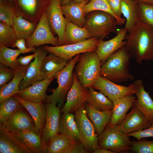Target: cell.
<instances>
[{
    "label": "cell",
    "instance_id": "cell-1",
    "mask_svg": "<svg viewBox=\"0 0 153 153\" xmlns=\"http://www.w3.org/2000/svg\"><path fill=\"white\" fill-rule=\"evenodd\" d=\"M125 39V47L138 64L152 59L153 27L139 20L132 32L127 34Z\"/></svg>",
    "mask_w": 153,
    "mask_h": 153
},
{
    "label": "cell",
    "instance_id": "cell-2",
    "mask_svg": "<svg viewBox=\"0 0 153 153\" xmlns=\"http://www.w3.org/2000/svg\"><path fill=\"white\" fill-rule=\"evenodd\" d=\"M130 56L125 46L111 54L101 66L100 75L114 83L133 80L128 67Z\"/></svg>",
    "mask_w": 153,
    "mask_h": 153
},
{
    "label": "cell",
    "instance_id": "cell-3",
    "mask_svg": "<svg viewBox=\"0 0 153 153\" xmlns=\"http://www.w3.org/2000/svg\"><path fill=\"white\" fill-rule=\"evenodd\" d=\"M101 66L95 51L87 52L80 54L74 71L82 86L88 89L100 75Z\"/></svg>",
    "mask_w": 153,
    "mask_h": 153
},
{
    "label": "cell",
    "instance_id": "cell-4",
    "mask_svg": "<svg viewBox=\"0 0 153 153\" xmlns=\"http://www.w3.org/2000/svg\"><path fill=\"white\" fill-rule=\"evenodd\" d=\"M80 54L74 56L63 69L56 74L54 78L57 80L58 85L57 88L53 90L52 94L46 95L44 101L46 103L56 105L58 104L59 108L63 105L67 94L73 84L74 68Z\"/></svg>",
    "mask_w": 153,
    "mask_h": 153
},
{
    "label": "cell",
    "instance_id": "cell-5",
    "mask_svg": "<svg viewBox=\"0 0 153 153\" xmlns=\"http://www.w3.org/2000/svg\"><path fill=\"white\" fill-rule=\"evenodd\" d=\"M88 14L84 27L89 32L91 38L103 39L110 33L117 32V20L110 13L96 10Z\"/></svg>",
    "mask_w": 153,
    "mask_h": 153
},
{
    "label": "cell",
    "instance_id": "cell-6",
    "mask_svg": "<svg viewBox=\"0 0 153 153\" xmlns=\"http://www.w3.org/2000/svg\"><path fill=\"white\" fill-rule=\"evenodd\" d=\"M132 142L128 136L120 131L119 125L112 127L108 125L99 136L98 145L99 148H104L115 153L130 150Z\"/></svg>",
    "mask_w": 153,
    "mask_h": 153
},
{
    "label": "cell",
    "instance_id": "cell-7",
    "mask_svg": "<svg viewBox=\"0 0 153 153\" xmlns=\"http://www.w3.org/2000/svg\"><path fill=\"white\" fill-rule=\"evenodd\" d=\"M74 112L76 122L85 148L88 152L93 153L99 148V136L93 124L87 116L84 104Z\"/></svg>",
    "mask_w": 153,
    "mask_h": 153
},
{
    "label": "cell",
    "instance_id": "cell-8",
    "mask_svg": "<svg viewBox=\"0 0 153 153\" xmlns=\"http://www.w3.org/2000/svg\"><path fill=\"white\" fill-rule=\"evenodd\" d=\"M99 39L92 37L79 43L53 46L44 45L42 48L54 54L68 62L76 55L88 52L95 51Z\"/></svg>",
    "mask_w": 153,
    "mask_h": 153
},
{
    "label": "cell",
    "instance_id": "cell-9",
    "mask_svg": "<svg viewBox=\"0 0 153 153\" xmlns=\"http://www.w3.org/2000/svg\"><path fill=\"white\" fill-rule=\"evenodd\" d=\"M61 6L60 0H51L45 10L50 29L58 35L60 45L65 44V30L68 23L63 16Z\"/></svg>",
    "mask_w": 153,
    "mask_h": 153
},
{
    "label": "cell",
    "instance_id": "cell-10",
    "mask_svg": "<svg viewBox=\"0 0 153 153\" xmlns=\"http://www.w3.org/2000/svg\"><path fill=\"white\" fill-rule=\"evenodd\" d=\"M46 44L60 45L59 40L52 32L47 20L45 10L42 13L35 29L29 38L26 41L27 48L35 47Z\"/></svg>",
    "mask_w": 153,
    "mask_h": 153
},
{
    "label": "cell",
    "instance_id": "cell-11",
    "mask_svg": "<svg viewBox=\"0 0 153 153\" xmlns=\"http://www.w3.org/2000/svg\"><path fill=\"white\" fill-rule=\"evenodd\" d=\"M92 87L102 92L112 101L123 96L134 94L133 83L128 86L118 85L101 75L98 78Z\"/></svg>",
    "mask_w": 153,
    "mask_h": 153
},
{
    "label": "cell",
    "instance_id": "cell-12",
    "mask_svg": "<svg viewBox=\"0 0 153 153\" xmlns=\"http://www.w3.org/2000/svg\"><path fill=\"white\" fill-rule=\"evenodd\" d=\"M73 84L66 97V101L61 110L63 114L71 113L84 105L89 96L88 89L84 88L78 79L73 71Z\"/></svg>",
    "mask_w": 153,
    "mask_h": 153
},
{
    "label": "cell",
    "instance_id": "cell-13",
    "mask_svg": "<svg viewBox=\"0 0 153 153\" xmlns=\"http://www.w3.org/2000/svg\"><path fill=\"white\" fill-rule=\"evenodd\" d=\"M26 110L21 104L4 124L0 125L12 132L28 130L39 131Z\"/></svg>",
    "mask_w": 153,
    "mask_h": 153
},
{
    "label": "cell",
    "instance_id": "cell-14",
    "mask_svg": "<svg viewBox=\"0 0 153 153\" xmlns=\"http://www.w3.org/2000/svg\"><path fill=\"white\" fill-rule=\"evenodd\" d=\"M151 125L143 113L134 105L119 125L120 131L124 134L142 131Z\"/></svg>",
    "mask_w": 153,
    "mask_h": 153
},
{
    "label": "cell",
    "instance_id": "cell-15",
    "mask_svg": "<svg viewBox=\"0 0 153 153\" xmlns=\"http://www.w3.org/2000/svg\"><path fill=\"white\" fill-rule=\"evenodd\" d=\"M116 35L107 41L103 39L99 40L95 51L99 58L102 65L108 57L119 49L124 47L126 44L125 39L127 31L122 28L117 31Z\"/></svg>",
    "mask_w": 153,
    "mask_h": 153
},
{
    "label": "cell",
    "instance_id": "cell-16",
    "mask_svg": "<svg viewBox=\"0 0 153 153\" xmlns=\"http://www.w3.org/2000/svg\"><path fill=\"white\" fill-rule=\"evenodd\" d=\"M46 120L42 134L43 141L47 145L50 138L59 133L60 111L56 105L46 103Z\"/></svg>",
    "mask_w": 153,
    "mask_h": 153
},
{
    "label": "cell",
    "instance_id": "cell-17",
    "mask_svg": "<svg viewBox=\"0 0 153 153\" xmlns=\"http://www.w3.org/2000/svg\"><path fill=\"white\" fill-rule=\"evenodd\" d=\"M12 132L31 153H48V145L43 140L39 131L28 130Z\"/></svg>",
    "mask_w": 153,
    "mask_h": 153
},
{
    "label": "cell",
    "instance_id": "cell-18",
    "mask_svg": "<svg viewBox=\"0 0 153 153\" xmlns=\"http://www.w3.org/2000/svg\"><path fill=\"white\" fill-rule=\"evenodd\" d=\"M133 83L134 93L137 97L134 105L143 113L151 124L153 122V101L145 91L142 80L138 79Z\"/></svg>",
    "mask_w": 153,
    "mask_h": 153
},
{
    "label": "cell",
    "instance_id": "cell-19",
    "mask_svg": "<svg viewBox=\"0 0 153 153\" xmlns=\"http://www.w3.org/2000/svg\"><path fill=\"white\" fill-rule=\"evenodd\" d=\"M54 78L53 77L37 81L26 88L20 90L16 95L29 101L43 102L47 95V88Z\"/></svg>",
    "mask_w": 153,
    "mask_h": 153
},
{
    "label": "cell",
    "instance_id": "cell-20",
    "mask_svg": "<svg viewBox=\"0 0 153 153\" xmlns=\"http://www.w3.org/2000/svg\"><path fill=\"white\" fill-rule=\"evenodd\" d=\"M0 153H31L12 132L0 125Z\"/></svg>",
    "mask_w": 153,
    "mask_h": 153
},
{
    "label": "cell",
    "instance_id": "cell-21",
    "mask_svg": "<svg viewBox=\"0 0 153 153\" xmlns=\"http://www.w3.org/2000/svg\"><path fill=\"white\" fill-rule=\"evenodd\" d=\"M89 0H84L79 3L71 2L61 5L62 13L68 22H70L81 27L85 22L84 8Z\"/></svg>",
    "mask_w": 153,
    "mask_h": 153
},
{
    "label": "cell",
    "instance_id": "cell-22",
    "mask_svg": "<svg viewBox=\"0 0 153 153\" xmlns=\"http://www.w3.org/2000/svg\"><path fill=\"white\" fill-rule=\"evenodd\" d=\"M13 96L26 109L33 119L35 126L42 136L46 120V112L45 106L42 102H34L26 100L17 95Z\"/></svg>",
    "mask_w": 153,
    "mask_h": 153
},
{
    "label": "cell",
    "instance_id": "cell-23",
    "mask_svg": "<svg viewBox=\"0 0 153 153\" xmlns=\"http://www.w3.org/2000/svg\"><path fill=\"white\" fill-rule=\"evenodd\" d=\"M39 53L33 62L30 63L26 74L20 83V90L26 88L35 82L40 81L42 61L48 53L42 48H39Z\"/></svg>",
    "mask_w": 153,
    "mask_h": 153
},
{
    "label": "cell",
    "instance_id": "cell-24",
    "mask_svg": "<svg viewBox=\"0 0 153 153\" xmlns=\"http://www.w3.org/2000/svg\"><path fill=\"white\" fill-rule=\"evenodd\" d=\"M137 97L133 95H127L113 101L114 106L110 122L108 125L112 127L119 125L126 115L128 110L134 105Z\"/></svg>",
    "mask_w": 153,
    "mask_h": 153
},
{
    "label": "cell",
    "instance_id": "cell-25",
    "mask_svg": "<svg viewBox=\"0 0 153 153\" xmlns=\"http://www.w3.org/2000/svg\"><path fill=\"white\" fill-rule=\"evenodd\" d=\"M68 62L65 60L52 53L46 55L42 62L40 81L54 77Z\"/></svg>",
    "mask_w": 153,
    "mask_h": 153
},
{
    "label": "cell",
    "instance_id": "cell-26",
    "mask_svg": "<svg viewBox=\"0 0 153 153\" xmlns=\"http://www.w3.org/2000/svg\"><path fill=\"white\" fill-rule=\"evenodd\" d=\"M84 107L87 116L93 124L99 136L110 122L112 110L100 111L94 108L86 102L84 104Z\"/></svg>",
    "mask_w": 153,
    "mask_h": 153
},
{
    "label": "cell",
    "instance_id": "cell-27",
    "mask_svg": "<svg viewBox=\"0 0 153 153\" xmlns=\"http://www.w3.org/2000/svg\"><path fill=\"white\" fill-rule=\"evenodd\" d=\"M29 66L19 65L14 70V76L10 82L0 86V103L18 92L20 90L19 84L24 78Z\"/></svg>",
    "mask_w": 153,
    "mask_h": 153
},
{
    "label": "cell",
    "instance_id": "cell-28",
    "mask_svg": "<svg viewBox=\"0 0 153 153\" xmlns=\"http://www.w3.org/2000/svg\"><path fill=\"white\" fill-rule=\"evenodd\" d=\"M78 141L58 133L50 139L48 144V153H72Z\"/></svg>",
    "mask_w": 153,
    "mask_h": 153
},
{
    "label": "cell",
    "instance_id": "cell-29",
    "mask_svg": "<svg viewBox=\"0 0 153 153\" xmlns=\"http://www.w3.org/2000/svg\"><path fill=\"white\" fill-rule=\"evenodd\" d=\"M121 11L126 18L125 29L130 33L139 20L138 2L133 0H121Z\"/></svg>",
    "mask_w": 153,
    "mask_h": 153
},
{
    "label": "cell",
    "instance_id": "cell-30",
    "mask_svg": "<svg viewBox=\"0 0 153 153\" xmlns=\"http://www.w3.org/2000/svg\"><path fill=\"white\" fill-rule=\"evenodd\" d=\"M59 133L81 141V135L76 122L75 115L71 113L63 114L61 117Z\"/></svg>",
    "mask_w": 153,
    "mask_h": 153
},
{
    "label": "cell",
    "instance_id": "cell-31",
    "mask_svg": "<svg viewBox=\"0 0 153 153\" xmlns=\"http://www.w3.org/2000/svg\"><path fill=\"white\" fill-rule=\"evenodd\" d=\"M89 96L86 102L95 109L100 111L112 110L113 101L100 91H96L92 87L88 88Z\"/></svg>",
    "mask_w": 153,
    "mask_h": 153
},
{
    "label": "cell",
    "instance_id": "cell-32",
    "mask_svg": "<svg viewBox=\"0 0 153 153\" xmlns=\"http://www.w3.org/2000/svg\"><path fill=\"white\" fill-rule=\"evenodd\" d=\"M91 38L90 33L84 27H79L70 22L67 23L65 30V44L79 43Z\"/></svg>",
    "mask_w": 153,
    "mask_h": 153
},
{
    "label": "cell",
    "instance_id": "cell-33",
    "mask_svg": "<svg viewBox=\"0 0 153 153\" xmlns=\"http://www.w3.org/2000/svg\"><path fill=\"white\" fill-rule=\"evenodd\" d=\"M12 26L17 39L27 40L35 29L33 24L24 19L21 15L13 16Z\"/></svg>",
    "mask_w": 153,
    "mask_h": 153
},
{
    "label": "cell",
    "instance_id": "cell-34",
    "mask_svg": "<svg viewBox=\"0 0 153 153\" xmlns=\"http://www.w3.org/2000/svg\"><path fill=\"white\" fill-rule=\"evenodd\" d=\"M25 53L19 49H12L0 45V63L7 67L15 70L19 65L17 58L21 54Z\"/></svg>",
    "mask_w": 153,
    "mask_h": 153
},
{
    "label": "cell",
    "instance_id": "cell-35",
    "mask_svg": "<svg viewBox=\"0 0 153 153\" xmlns=\"http://www.w3.org/2000/svg\"><path fill=\"white\" fill-rule=\"evenodd\" d=\"M13 96L0 103V124H4L21 105Z\"/></svg>",
    "mask_w": 153,
    "mask_h": 153
},
{
    "label": "cell",
    "instance_id": "cell-36",
    "mask_svg": "<svg viewBox=\"0 0 153 153\" xmlns=\"http://www.w3.org/2000/svg\"><path fill=\"white\" fill-rule=\"evenodd\" d=\"M12 27L0 21V45L13 47L17 39Z\"/></svg>",
    "mask_w": 153,
    "mask_h": 153
},
{
    "label": "cell",
    "instance_id": "cell-37",
    "mask_svg": "<svg viewBox=\"0 0 153 153\" xmlns=\"http://www.w3.org/2000/svg\"><path fill=\"white\" fill-rule=\"evenodd\" d=\"M100 10L110 13L117 19L112 10L108 0H90L84 8L85 15L92 11Z\"/></svg>",
    "mask_w": 153,
    "mask_h": 153
},
{
    "label": "cell",
    "instance_id": "cell-38",
    "mask_svg": "<svg viewBox=\"0 0 153 153\" xmlns=\"http://www.w3.org/2000/svg\"><path fill=\"white\" fill-rule=\"evenodd\" d=\"M139 20L153 27V5L138 2Z\"/></svg>",
    "mask_w": 153,
    "mask_h": 153
},
{
    "label": "cell",
    "instance_id": "cell-39",
    "mask_svg": "<svg viewBox=\"0 0 153 153\" xmlns=\"http://www.w3.org/2000/svg\"><path fill=\"white\" fill-rule=\"evenodd\" d=\"M145 138L132 141L130 150L133 153H153V140L148 141Z\"/></svg>",
    "mask_w": 153,
    "mask_h": 153
},
{
    "label": "cell",
    "instance_id": "cell-40",
    "mask_svg": "<svg viewBox=\"0 0 153 153\" xmlns=\"http://www.w3.org/2000/svg\"><path fill=\"white\" fill-rule=\"evenodd\" d=\"M14 11L10 7L3 3L0 4V20L9 26L13 25Z\"/></svg>",
    "mask_w": 153,
    "mask_h": 153
},
{
    "label": "cell",
    "instance_id": "cell-41",
    "mask_svg": "<svg viewBox=\"0 0 153 153\" xmlns=\"http://www.w3.org/2000/svg\"><path fill=\"white\" fill-rule=\"evenodd\" d=\"M14 75V70L9 69L0 63V86L11 80Z\"/></svg>",
    "mask_w": 153,
    "mask_h": 153
},
{
    "label": "cell",
    "instance_id": "cell-42",
    "mask_svg": "<svg viewBox=\"0 0 153 153\" xmlns=\"http://www.w3.org/2000/svg\"><path fill=\"white\" fill-rule=\"evenodd\" d=\"M20 5L26 12L34 14L36 10L38 0H18Z\"/></svg>",
    "mask_w": 153,
    "mask_h": 153
},
{
    "label": "cell",
    "instance_id": "cell-43",
    "mask_svg": "<svg viewBox=\"0 0 153 153\" xmlns=\"http://www.w3.org/2000/svg\"><path fill=\"white\" fill-rule=\"evenodd\" d=\"M129 136L133 137L138 140L142 138L153 137V122L149 128L142 131L134 133L124 134Z\"/></svg>",
    "mask_w": 153,
    "mask_h": 153
},
{
    "label": "cell",
    "instance_id": "cell-44",
    "mask_svg": "<svg viewBox=\"0 0 153 153\" xmlns=\"http://www.w3.org/2000/svg\"><path fill=\"white\" fill-rule=\"evenodd\" d=\"M26 40L23 39H17L15 42L13 47H17L23 51L25 53L30 52H35L37 50L35 47L27 48L26 44Z\"/></svg>",
    "mask_w": 153,
    "mask_h": 153
},
{
    "label": "cell",
    "instance_id": "cell-45",
    "mask_svg": "<svg viewBox=\"0 0 153 153\" xmlns=\"http://www.w3.org/2000/svg\"><path fill=\"white\" fill-rule=\"evenodd\" d=\"M39 52L38 49L33 54L24 56H20L17 59V61L19 65L24 66H29L31 61L38 55Z\"/></svg>",
    "mask_w": 153,
    "mask_h": 153
},
{
    "label": "cell",
    "instance_id": "cell-46",
    "mask_svg": "<svg viewBox=\"0 0 153 153\" xmlns=\"http://www.w3.org/2000/svg\"><path fill=\"white\" fill-rule=\"evenodd\" d=\"M93 153H115L108 149L104 148H100L95 150Z\"/></svg>",
    "mask_w": 153,
    "mask_h": 153
},
{
    "label": "cell",
    "instance_id": "cell-47",
    "mask_svg": "<svg viewBox=\"0 0 153 153\" xmlns=\"http://www.w3.org/2000/svg\"><path fill=\"white\" fill-rule=\"evenodd\" d=\"M145 4L153 5V0H133Z\"/></svg>",
    "mask_w": 153,
    "mask_h": 153
},
{
    "label": "cell",
    "instance_id": "cell-48",
    "mask_svg": "<svg viewBox=\"0 0 153 153\" xmlns=\"http://www.w3.org/2000/svg\"><path fill=\"white\" fill-rule=\"evenodd\" d=\"M72 0H60L61 5L66 4L71 2Z\"/></svg>",
    "mask_w": 153,
    "mask_h": 153
},
{
    "label": "cell",
    "instance_id": "cell-49",
    "mask_svg": "<svg viewBox=\"0 0 153 153\" xmlns=\"http://www.w3.org/2000/svg\"><path fill=\"white\" fill-rule=\"evenodd\" d=\"M83 0H73V1L75 2L79 3L83 1Z\"/></svg>",
    "mask_w": 153,
    "mask_h": 153
},
{
    "label": "cell",
    "instance_id": "cell-50",
    "mask_svg": "<svg viewBox=\"0 0 153 153\" xmlns=\"http://www.w3.org/2000/svg\"><path fill=\"white\" fill-rule=\"evenodd\" d=\"M4 0H0V3H1L3 2Z\"/></svg>",
    "mask_w": 153,
    "mask_h": 153
},
{
    "label": "cell",
    "instance_id": "cell-51",
    "mask_svg": "<svg viewBox=\"0 0 153 153\" xmlns=\"http://www.w3.org/2000/svg\"><path fill=\"white\" fill-rule=\"evenodd\" d=\"M153 60V51L152 53V59Z\"/></svg>",
    "mask_w": 153,
    "mask_h": 153
}]
</instances>
